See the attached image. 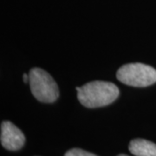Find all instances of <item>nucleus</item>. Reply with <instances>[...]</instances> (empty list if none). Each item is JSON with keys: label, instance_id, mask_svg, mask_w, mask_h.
Instances as JSON below:
<instances>
[{"label": "nucleus", "instance_id": "1", "mask_svg": "<svg viewBox=\"0 0 156 156\" xmlns=\"http://www.w3.org/2000/svg\"><path fill=\"white\" fill-rule=\"evenodd\" d=\"M76 89L78 101L89 108L109 105L116 100L120 94L115 84L104 81H94L82 87H76Z\"/></svg>", "mask_w": 156, "mask_h": 156}, {"label": "nucleus", "instance_id": "2", "mask_svg": "<svg viewBox=\"0 0 156 156\" xmlns=\"http://www.w3.org/2000/svg\"><path fill=\"white\" fill-rule=\"evenodd\" d=\"M30 88L34 97L41 102H54L59 96L58 86L47 71L33 68L29 72Z\"/></svg>", "mask_w": 156, "mask_h": 156}, {"label": "nucleus", "instance_id": "3", "mask_svg": "<svg viewBox=\"0 0 156 156\" xmlns=\"http://www.w3.org/2000/svg\"><path fill=\"white\" fill-rule=\"evenodd\" d=\"M116 77L126 85L143 88L156 83V69L144 63H127L117 70Z\"/></svg>", "mask_w": 156, "mask_h": 156}, {"label": "nucleus", "instance_id": "4", "mask_svg": "<svg viewBox=\"0 0 156 156\" xmlns=\"http://www.w3.org/2000/svg\"><path fill=\"white\" fill-rule=\"evenodd\" d=\"M1 145L5 149L17 151L21 149L25 142V136L23 132L11 122L1 123L0 134Z\"/></svg>", "mask_w": 156, "mask_h": 156}, {"label": "nucleus", "instance_id": "5", "mask_svg": "<svg viewBox=\"0 0 156 156\" xmlns=\"http://www.w3.org/2000/svg\"><path fill=\"white\" fill-rule=\"evenodd\" d=\"M128 149L135 156H156V144L144 139L132 140Z\"/></svg>", "mask_w": 156, "mask_h": 156}, {"label": "nucleus", "instance_id": "6", "mask_svg": "<svg viewBox=\"0 0 156 156\" xmlns=\"http://www.w3.org/2000/svg\"><path fill=\"white\" fill-rule=\"evenodd\" d=\"M64 156H97L81 148H71L65 153Z\"/></svg>", "mask_w": 156, "mask_h": 156}, {"label": "nucleus", "instance_id": "7", "mask_svg": "<svg viewBox=\"0 0 156 156\" xmlns=\"http://www.w3.org/2000/svg\"><path fill=\"white\" fill-rule=\"evenodd\" d=\"M23 80L24 83H29V81H30V76H29V74H23Z\"/></svg>", "mask_w": 156, "mask_h": 156}, {"label": "nucleus", "instance_id": "8", "mask_svg": "<svg viewBox=\"0 0 156 156\" xmlns=\"http://www.w3.org/2000/svg\"><path fill=\"white\" fill-rule=\"evenodd\" d=\"M117 156H128V155H127V154H119V155H117Z\"/></svg>", "mask_w": 156, "mask_h": 156}]
</instances>
